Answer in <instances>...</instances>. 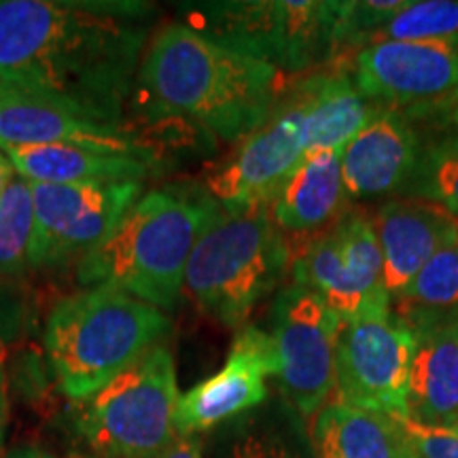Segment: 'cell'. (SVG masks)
<instances>
[{
    "mask_svg": "<svg viewBox=\"0 0 458 458\" xmlns=\"http://www.w3.org/2000/svg\"><path fill=\"white\" fill-rule=\"evenodd\" d=\"M72 145L151 159V147L128 125L98 123L37 96L0 83V151L20 147Z\"/></svg>",
    "mask_w": 458,
    "mask_h": 458,
    "instance_id": "cell-14",
    "label": "cell"
},
{
    "mask_svg": "<svg viewBox=\"0 0 458 458\" xmlns=\"http://www.w3.org/2000/svg\"><path fill=\"white\" fill-rule=\"evenodd\" d=\"M399 198L427 199L458 216V131L422 139V151Z\"/></svg>",
    "mask_w": 458,
    "mask_h": 458,
    "instance_id": "cell-24",
    "label": "cell"
},
{
    "mask_svg": "<svg viewBox=\"0 0 458 458\" xmlns=\"http://www.w3.org/2000/svg\"><path fill=\"white\" fill-rule=\"evenodd\" d=\"M454 34H458V0H403L397 13L371 34L363 47L386 41H428Z\"/></svg>",
    "mask_w": 458,
    "mask_h": 458,
    "instance_id": "cell-26",
    "label": "cell"
},
{
    "mask_svg": "<svg viewBox=\"0 0 458 458\" xmlns=\"http://www.w3.org/2000/svg\"><path fill=\"white\" fill-rule=\"evenodd\" d=\"M422 151V136L408 114L380 111L342 148L340 170L348 199L371 202L399 196Z\"/></svg>",
    "mask_w": 458,
    "mask_h": 458,
    "instance_id": "cell-15",
    "label": "cell"
},
{
    "mask_svg": "<svg viewBox=\"0 0 458 458\" xmlns=\"http://www.w3.org/2000/svg\"><path fill=\"white\" fill-rule=\"evenodd\" d=\"M310 153L297 102L283 91L272 113L213 172L208 193L221 206H270L278 189Z\"/></svg>",
    "mask_w": 458,
    "mask_h": 458,
    "instance_id": "cell-12",
    "label": "cell"
},
{
    "mask_svg": "<svg viewBox=\"0 0 458 458\" xmlns=\"http://www.w3.org/2000/svg\"><path fill=\"white\" fill-rule=\"evenodd\" d=\"M259 458H291L283 448H259Z\"/></svg>",
    "mask_w": 458,
    "mask_h": 458,
    "instance_id": "cell-33",
    "label": "cell"
},
{
    "mask_svg": "<svg viewBox=\"0 0 458 458\" xmlns=\"http://www.w3.org/2000/svg\"><path fill=\"white\" fill-rule=\"evenodd\" d=\"M66 458H96V456H91L89 452H71Z\"/></svg>",
    "mask_w": 458,
    "mask_h": 458,
    "instance_id": "cell-34",
    "label": "cell"
},
{
    "mask_svg": "<svg viewBox=\"0 0 458 458\" xmlns=\"http://www.w3.org/2000/svg\"><path fill=\"white\" fill-rule=\"evenodd\" d=\"M391 310L411 329L458 318V238L439 249L414 280L391 297Z\"/></svg>",
    "mask_w": 458,
    "mask_h": 458,
    "instance_id": "cell-23",
    "label": "cell"
},
{
    "mask_svg": "<svg viewBox=\"0 0 458 458\" xmlns=\"http://www.w3.org/2000/svg\"><path fill=\"white\" fill-rule=\"evenodd\" d=\"M346 202L340 151H310L278 189L270 213L286 240L306 246L346 215Z\"/></svg>",
    "mask_w": 458,
    "mask_h": 458,
    "instance_id": "cell-18",
    "label": "cell"
},
{
    "mask_svg": "<svg viewBox=\"0 0 458 458\" xmlns=\"http://www.w3.org/2000/svg\"><path fill=\"white\" fill-rule=\"evenodd\" d=\"M342 62L365 98L410 119L458 94V34L368 45Z\"/></svg>",
    "mask_w": 458,
    "mask_h": 458,
    "instance_id": "cell-11",
    "label": "cell"
},
{
    "mask_svg": "<svg viewBox=\"0 0 458 458\" xmlns=\"http://www.w3.org/2000/svg\"><path fill=\"white\" fill-rule=\"evenodd\" d=\"M286 85L278 68L174 21L147 43L134 88L156 117L187 119L232 142L266 122Z\"/></svg>",
    "mask_w": 458,
    "mask_h": 458,
    "instance_id": "cell-2",
    "label": "cell"
},
{
    "mask_svg": "<svg viewBox=\"0 0 458 458\" xmlns=\"http://www.w3.org/2000/svg\"><path fill=\"white\" fill-rule=\"evenodd\" d=\"M13 179H15L13 164H11L9 157L0 151V198H3V193L7 191V187L11 185V181Z\"/></svg>",
    "mask_w": 458,
    "mask_h": 458,
    "instance_id": "cell-31",
    "label": "cell"
},
{
    "mask_svg": "<svg viewBox=\"0 0 458 458\" xmlns=\"http://www.w3.org/2000/svg\"><path fill=\"white\" fill-rule=\"evenodd\" d=\"M416 125L422 123L431 128L433 134H445V131H458V94L442 105L428 108V111L411 117Z\"/></svg>",
    "mask_w": 458,
    "mask_h": 458,
    "instance_id": "cell-28",
    "label": "cell"
},
{
    "mask_svg": "<svg viewBox=\"0 0 458 458\" xmlns=\"http://www.w3.org/2000/svg\"><path fill=\"white\" fill-rule=\"evenodd\" d=\"M219 208L208 191L153 189L130 206L105 242L77 261V283L117 289L172 312L185 289L193 246Z\"/></svg>",
    "mask_w": 458,
    "mask_h": 458,
    "instance_id": "cell-3",
    "label": "cell"
},
{
    "mask_svg": "<svg viewBox=\"0 0 458 458\" xmlns=\"http://www.w3.org/2000/svg\"><path fill=\"white\" fill-rule=\"evenodd\" d=\"M293 257L270 206H221L193 246L185 289L206 317L242 329L257 303L283 283Z\"/></svg>",
    "mask_w": 458,
    "mask_h": 458,
    "instance_id": "cell-5",
    "label": "cell"
},
{
    "mask_svg": "<svg viewBox=\"0 0 458 458\" xmlns=\"http://www.w3.org/2000/svg\"><path fill=\"white\" fill-rule=\"evenodd\" d=\"M3 437H4V428H0V445H3Z\"/></svg>",
    "mask_w": 458,
    "mask_h": 458,
    "instance_id": "cell-35",
    "label": "cell"
},
{
    "mask_svg": "<svg viewBox=\"0 0 458 458\" xmlns=\"http://www.w3.org/2000/svg\"><path fill=\"white\" fill-rule=\"evenodd\" d=\"M174 357L157 346L79 401L74 431L96 458H157L176 437Z\"/></svg>",
    "mask_w": 458,
    "mask_h": 458,
    "instance_id": "cell-6",
    "label": "cell"
},
{
    "mask_svg": "<svg viewBox=\"0 0 458 458\" xmlns=\"http://www.w3.org/2000/svg\"><path fill=\"white\" fill-rule=\"evenodd\" d=\"M3 458H54L49 452H45L37 445H21V448L11 450L9 454H4Z\"/></svg>",
    "mask_w": 458,
    "mask_h": 458,
    "instance_id": "cell-32",
    "label": "cell"
},
{
    "mask_svg": "<svg viewBox=\"0 0 458 458\" xmlns=\"http://www.w3.org/2000/svg\"><path fill=\"white\" fill-rule=\"evenodd\" d=\"M276 346L253 325L238 329L221 371L181 394L174 410L176 435L202 433L242 414L267 397V376H276Z\"/></svg>",
    "mask_w": 458,
    "mask_h": 458,
    "instance_id": "cell-13",
    "label": "cell"
},
{
    "mask_svg": "<svg viewBox=\"0 0 458 458\" xmlns=\"http://www.w3.org/2000/svg\"><path fill=\"white\" fill-rule=\"evenodd\" d=\"M300 106L310 151H340L385 111L360 94L342 60L300 74L286 85Z\"/></svg>",
    "mask_w": 458,
    "mask_h": 458,
    "instance_id": "cell-17",
    "label": "cell"
},
{
    "mask_svg": "<svg viewBox=\"0 0 458 458\" xmlns=\"http://www.w3.org/2000/svg\"><path fill=\"white\" fill-rule=\"evenodd\" d=\"M397 422L420 458H458V427H433L397 416Z\"/></svg>",
    "mask_w": 458,
    "mask_h": 458,
    "instance_id": "cell-27",
    "label": "cell"
},
{
    "mask_svg": "<svg viewBox=\"0 0 458 458\" xmlns=\"http://www.w3.org/2000/svg\"><path fill=\"white\" fill-rule=\"evenodd\" d=\"M317 458H418L397 418L329 401L314 414Z\"/></svg>",
    "mask_w": 458,
    "mask_h": 458,
    "instance_id": "cell-21",
    "label": "cell"
},
{
    "mask_svg": "<svg viewBox=\"0 0 458 458\" xmlns=\"http://www.w3.org/2000/svg\"><path fill=\"white\" fill-rule=\"evenodd\" d=\"M147 28L98 4L0 0V83L98 123H123Z\"/></svg>",
    "mask_w": 458,
    "mask_h": 458,
    "instance_id": "cell-1",
    "label": "cell"
},
{
    "mask_svg": "<svg viewBox=\"0 0 458 458\" xmlns=\"http://www.w3.org/2000/svg\"><path fill=\"white\" fill-rule=\"evenodd\" d=\"M416 334L391 308L342 323L335 344V388L342 403L405 416Z\"/></svg>",
    "mask_w": 458,
    "mask_h": 458,
    "instance_id": "cell-9",
    "label": "cell"
},
{
    "mask_svg": "<svg viewBox=\"0 0 458 458\" xmlns=\"http://www.w3.org/2000/svg\"><path fill=\"white\" fill-rule=\"evenodd\" d=\"M291 274L295 284L317 293L342 323L391 308L380 244L371 219L360 213H346L301 246Z\"/></svg>",
    "mask_w": 458,
    "mask_h": 458,
    "instance_id": "cell-8",
    "label": "cell"
},
{
    "mask_svg": "<svg viewBox=\"0 0 458 458\" xmlns=\"http://www.w3.org/2000/svg\"><path fill=\"white\" fill-rule=\"evenodd\" d=\"M172 334L159 308L108 286L66 295L51 308L45 352L60 391L83 401Z\"/></svg>",
    "mask_w": 458,
    "mask_h": 458,
    "instance_id": "cell-4",
    "label": "cell"
},
{
    "mask_svg": "<svg viewBox=\"0 0 458 458\" xmlns=\"http://www.w3.org/2000/svg\"><path fill=\"white\" fill-rule=\"evenodd\" d=\"M337 0H229L204 3L187 26L283 74L335 62Z\"/></svg>",
    "mask_w": 458,
    "mask_h": 458,
    "instance_id": "cell-7",
    "label": "cell"
},
{
    "mask_svg": "<svg viewBox=\"0 0 458 458\" xmlns=\"http://www.w3.org/2000/svg\"><path fill=\"white\" fill-rule=\"evenodd\" d=\"M122 182H71V185H51V182H30L34 225V267H43L49 250L57 240L72 232L89 213L106 202Z\"/></svg>",
    "mask_w": 458,
    "mask_h": 458,
    "instance_id": "cell-22",
    "label": "cell"
},
{
    "mask_svg": "<svg viewBox=\"0 0 458 458\" xmlns=\"http://www.w3.org/2000/svg\"><path fill=\"white\" fill-rule=\"evenodd\" d=\"M34 206L30 182L15 176L0 198V276L34 270Z\"/></svg>",
    "mask_w": 458,
    "mask_h": 458,
    "instance_id": "cell-25",
    "label": "cell"
},
{
    "mask_svg": "<svg viewBox=\"0 0 458 458\" xmlns=\"http://www.w3.org/2000/svg\"><path fill=\"white\" fill-rule=\"evenodd\" d=\"M9 414V394H7V365H4V348L0 337V428L7 425Z\"/></svg>",
    "mask_w": 458,
    "mask_h": 458,
    "instance_id": "cell-30",
    "label": "cell"
},
{
    "mask_svg": "<svg viewBox=\"0 0 458 458\" xmlns=\"http://www.w3.org/2000/svg\"><path fill=\"white\" fill-rule=\"evenodd\" d=\"M414 334L405 416L422 425L458 427V318Z\"/></svg>",
    "mask_w": 458,
    "mask_h": 458,
    "instance_id": "cell-19",
    "label": "cell"
},
{
    "mask_svg": "<svg viewBox=\"0 0 458 458\" xmlns=\"http://www.w3.org/2000/svg\"><path fill=\"white\" fill-rule=\"evenodd\" d=\"M202 437L198 433L176 435L157 458H202Z\"/></svg>",
    "mask_w": 458,
    "mask_h": 458,
    "instance_id": "cell-29",
    "label": "cell"
},
{
    "mask_svg": "<svg viewBox=\"0 0 458 458\" xmlns=\"http://www.w3.org/2000/svg\"><path fill=\"white\" fill-rule=\"evenodd\" d=\"M385 261V286L397 295L427 261L458 238V216L442 206L414 198H393L371 219Z\"/></svg>",
    "mask_w": 458,
    "mask_h": 458,
    "instance_id": "cell-16",
    "label": "cell"
},
{
    "mask_svg": "<svg viewBox=\"0 0 458 458\" xmlns=\"http://www.w3.org/2000/svg\"><path fill=\"white\" fill-rule=\"evenodd\" d=\"M17 176L28 182H142L151 172L153 162L125 153L98 151L89 147L43 145L4 148Z\"/></svg>",
    "mask_w": 458,
    "mask_h": 458,
    "instance_id": "cell-20",
    "label": "cell"
},
{
    "mask_svg": "<svg viewBox=\"0 0 458 458\" xmlns=\"http://www.w3.org/2000/svg\"><path fill=\"white\" fill-rule=\"evenodd\" d=\"M340 327V317L306 286H284L272 303L270 335L276 346L278 386L303 418L317 414L335 388Z\"/></svg>",
    "mask_w": 458,
    "mask_h": 458,
    "instance_id": "cell-10",
    "label": "cell"
},
{
    "mask_svg": "<svg viewBox=\"0 0 458 458\" xmlns=\"http://www.w3.org/2000/svg\"><path fill=\"white\" fill-rule=\"evenodd\" d=\"M418 458H420V456H418Z\"/></svg>",
    "mask_w": 458,
    "mask_h": 458,
    "instance_id": "cell-36",
    "label": "cell"
}]
</instances>
